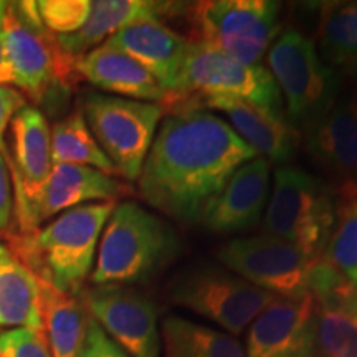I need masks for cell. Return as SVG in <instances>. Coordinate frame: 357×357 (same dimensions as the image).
I'll list each match as a JSON object with an SVG mask.
<instances>
[{
    "instance_id": "22",
    "label": "cell",
    "mask_w": 357,
    "mask_h": 357,
    "mask_svg": "<svg viewBox=\"0 0 357 357\" xmlns=\"http://www.w3.org/2000/svg\"><path fill=\"white\" fill-rule=\"evenodd\" d=\"M128 190L118 178L88 166L53 164L37 207V225L79 205L114 202Z\"/></svg>"
},
{
    "instance_id": "3",
    "label": "cell",
    "mask_w": 357,
    "mask_h": 357,
    "mask_svg": "<svg viewBox=\"0 0 357 357\" xmlns=\"http://www.w3.org/2000/svg\"><path fill=\"white\" fill-rule=\"evenodd\" d=\"M116 202L79 205L61 213L43 229L15 240L19 258L40 281L75 294L93 270L100 236Z\"/></svg>"
},
{
    "instance_id": "18",
    "label": "cell",
    "mask_w": 357,
    "mask_h": 357,
    "mask_svg": "<svg viewBox=\"0 0 357 357\" xmlns=\"http://www.w3.org/2000/svg\"><path fill=\"white\" fill-rule=\"evenodd\" d=\"M197 108L220 111L230 121V128L257 155L271 164H287L301 146V132L284 118H276L253 102L225 95L190 96Z\"/></svg>"
},
{
    "instance_id": "20",
    "label": "cell",
    "mask_w": 357,
    "mask_h": 357,
    "mask_svg": "<svg viewBox=\"0 0 357 357\" xmlns=\"http://www.w3.org/2000/svg\"><path fill=\"white\" fill-rule=\"evenodd\" d=\"M185 2H151V0H96L91 2L89 15L78 32L55 37L61 52L71 60L84 55L93 47L113 37L124 26L137 20H158L166 24L182 17Z\"/></svg>"
},
{
    "instance_id": "15",
    "label": "cell",
    "mask_w": 357,
    "mask_h": 357,
    "mask_svg": "<svg viewBox=\"0 0 357 357\" xmlns=\"http://www.w3.org/2000/svg\"><path fill=\"white\" fill-rule=\"evenodd\" d=\"M318 357H357V287L324 260L312 265Z\"/></svg>"
},
{
    "instance_id": "5",
    "label": "cell",
    "mask_w": 357,
    "mask_h": 357,
    "mask_svg": "<svg viewBox=\"0 0 357 357\" xmlns=\"http://www.w3.org/2000/svg\"><path fill=\"white\" fill-rule=\"evenodd\" d=\"M0 38L12 83L37 102L66 95L75 71L71 60L45 29L35 2H0Z\"/></svg>"
},
{
    "instance_id": "14",
    "label": "cell",
    "mask_w": 357,
    "mask_h": 357,
    "mask_svg": "<svg viewBox=\"0 0 357 357\" xmlns=\"http://www.w3.org/2000/svg\"><path fill=\"white\" fill-rule=\"evenodd\" d=\"M247 357H318L316 305L311 291L276 296L248 326Z\"/></svg>"
},
{
    "instance_id": "16",
    "label": "cell",
    "mask_w": 357,
    "mask_h": 357,
    "mask_svg": "<svg viewBox=\"0 0 357 357\" xmlns=\"http://www.w3.org/2000/svg\"><path fill=\"white\" fill-rule=\"evenodd\" d=\"M306 153L336 194L357 189V98L339 96L336 105L301 132Z\"/></svg>"
},
{
    "instance_id": "23",
    "label": "cell",
    "mask_w": 357,
    "mask_h": 357,
    "mask_svg": "<svg viewBox=\"0 0 357 357\" xmlns=\"http://www.w3.org/2000/svg\"><path fill=\"white\" fill-rule=\"evenodd\" d=\"M0 326L43 333L40 280L0 242Z\"/></svg>"
},
{
    "instance_id": "29",
    "label": "cell",
    "mask_w": 357,
    "mask_h": 357,
    "mask_svg": "<svg viewBox=\"0 0 357 357\" xmlns=\"http://www.w3.org/2000/svg\"><path fill=\"white\" fill-rule=\"evenodd\" d=\"M35 3L43 26L55 37L78 32L91 8L89 0H40Z\"/></svg>"
},
{
    "instance_id": "27",
    "label": "cell",
    "mask_w": 357,
    "mask_h": 357,
    "mask_svg": "<svg viewBox=\"0 0 357 357\" xmlns=\"http://www.w3.org/2000/svg\"><path fill=\"white\" fill-rule=\"evenodd\" d=\"M53 164L88 166L108 176H119L108 155L102 153L79 109L55 123L52 129Z\"/></svg>"
},
{
    "instance_id": "26",
    "label": "cell",
    "mask_w": 357,
    "mask_h": 357,
    "mask_svg": "<svg viewBox=\"0 0 357 357\" xmlns=\"http://www.w3.org/2000/svg\"><path fill=\"white\" fill-rule=\"evenodd\" d=\"M160 341L164 357H247L231 334L174 314L160 323Z\"/></svg>"
},
{
    "instance_id": "34",
    "label": "cell",
    "mask_w": 357,
    "mask_h": 357,
    "mask_svg": "<svg viewBox=\"0 0 357 357\" xmlns=\"http://www.w3.org/2000/svg\"><path fill=\"white\" fill-rule=\"evenodd\" d=\"M8 83H12V75L7 63L6 52H3L2 38H0V86H7Z\"/></svg>"
},
{
    "instance_id": "25",
    "label": "cell",
    "mask_w": 357,
    "mask_h": 357,
    "mask_svg": "<svg viewBox=\"0 0 357 357\" xmlns=\"http://www.w3.org/2000/svg\"><path fill=\"white\" fill-rule=\"evenodd\" d=\"M43 336L52 357H83L86 314L73 294L40 281Z\"/></svg>"
},
{
    "instance_id": "21",
    "label": "cell",
    "mask_w": 357,
    "mask_h": 357,
    "mask_svg": "<svg viewBox=\"0 0 357 357\" xmlns=\"http://www.w3.org/2000/svg\"><path fill=\"white\" fill-rule=\"evenodd\" d=\"M73 66L86 82L119 98L159 105L167 101V93L149 71L126 53L106 43L78 56Z\"/></svg>"
},
{
    "instance_id": "4",
    "label": "cell",
    "mask_w": 357,
    "mask_h": 357,
    "mask_svg": "<svg viewBox=\"0 0 357 357\" xmlns=\"http://www.w3.org/2000/svg\"><path fill=\"white\" fill-rule=\"evenodd\" d=\"M337 212V194L324 178L294 166H278L263 231L293 243L312 263L323 260Z\"/></svg>"
},
{
    "instance_id": "31",
    "label": "cell",
    "mask_w": 357,
    "mask_h": 357,
    "mask_svg": "<svg viewBox=\"0 0 357 357\" xmlns=\"http://www.w3.org/2000/svg\"><path fill=\"white\" fill-rule=\"evenodd\" d=\"M83 357H129L121 347L100 328L95 319L86 314Z\"/></svg>"
},
{
    "instance_id": "9",
    "label": "cell",
    "mask_w": 357,
    "mask_h": 357,
    "mask_svg": "<svg viewBox=\"0 0 357 357\" xmlns=\"http://www.w3.org/2000/svg\"><path fill=\"white\" fill-rule=\"evenodd\" d=\"M275 294L255 287L222 265L184 268L169 284V300L238 336Z\"/></svg>"
},
{
    "instance_id": "28",
    "label": "cell",
    "mask_w": 357,
    "mask_h": 357,
    "mask_svg": "<svg viewBox=\"0 0 357 357\" xmlns=\"http://www.w3.org/2000/svg\"><path fill=\"white\" fill-rule=\"evenodd\" d=\"M323 260L357 287V189L337 194L336 222Z\"/></svg>"
},
{
    "instance_id": "30",
    "label": "cell",
    "mask_w": 357,
    "mask_h": 357,
    "mask_svg": "<svg viewBox=\"0 0 357 357\" xmlns=\"http://www.w3.org/2000/svg\"><path fill=\"white\" fill-rule=\"evenodd\" d=\"M0 357H52L43 333L15 328L0 334Z\"/></svg>"
},
{
    "instance_id": "12",
    "label": "cell",
    "mask_w": 357,
    "mask_h": 357,
    "mask_svg": "<svg viewBox=\"0 0 357 357\" xmlns=\"http://www.w3.org/2000/svg\"><path fill=\"white\" fill-rule=\"evenodd\" d=\"M7 166L13 178V217L20 234L37 230V207L53 169L52 131L42 111L24 106L10 123Z\"/></svg>"
},
{
    "instance_id": "24",
    "label": "cell",
    "mask_w": 357,
    "mask_h": 357,
    "mask_svg": "<svg viewBox=\"0 0 357 357\" xmlns=\"http://www.w3.org/2000/svg\"><path fill=\"white\" fill-rule=\"evenodd\" d=\"M314 43L339 77L357 79V0L321 3Z\"/></svg>"
},
{
    "instance_id": "6",
    "label": "cell",
    "mask_w": 357,
    "mask_h": 357,
    "mask_svg": "<svg viewBox=\"0 0 357 357\" xmlns=\"http://www.w3.org/2000/svg\"><path fill=\"white\" fill-rule=\"evenodd\" d=\"M268 71L278 84L284 118L303 132L336 105L342 78L319 56L314 38L296 29L281 30L266 52Z\"/></svg>"
},
{
    "instance_id": "1",
    "label": "cell",
    "mask_w": 357,
    "mask_h": 357,
    "mask_svg": "<svg viewBox=\"0 0 357 357\" xmlns=\"http://www.w3.org/2000/svg\"><path fill=\"white\" fill-rule=\"evenodd\" d=\"M258 158L220 116L197 106L167 111L144 160L139 195L184 225L202 218L236 169Z\"/></svg>"
},
{
    "instance_id": "32",
    "label": "cell",
    "mask_w": 357,
    "mask_h": 357,
    "mask_svg": "<svg viewBox=\"0 0 357 357\" xmlns=\"http://www.w3.org/2000/svg\"><path fill=\"white\" fill-rule=\"evenodd\" d=\"M25 96L19 89L10 86H0V154L7 160L8 147L6 142L7 128L10 126L13 116L24 108Z\"/></svg>"
},
{
    "instance_id": "11",
    "label": "cell",
    "mask_w": 357,
    "mask_h": 357,
    "mask_svg": "<svg viewBox=\"0 0 357 357\" xmlns=\"http://www.w3.org/2000/svg\"><path fill=\"white\" fill-rule=\"evenodd\" d=\"M217 260L227 270L275 296L291 298L310 293L314 263L293 243L273 235L229 240L218 248Z\"/></svg>"
},
{
    "instance_id": "7",
    "label": "cell",
    "mask_w": 357,
    "mask_h": 357,
    "mask_svg": "<svg viewBox=\"0 0 357 357\" xmlns=\"http://www.w3.org/2000/svg\"><path fill=\"white\" fill-rule=\"evenodd\" d=\"M280 2L211 0L185 2L182 17L190 25V42L212 45L242 63H261L281 32Z\"/></svg>"
},
{
    "instance_id": "13",
    "label": "cell",
    "mask_w": 357,
    "mask_h": 357,
    "mask_svg": "<svg viewBox=\"0 0 357 357\" xmlns=\"http://www.w3.org/2000/svg\"><path fill=\"white\" fill-rule=\"evenodd\" d=\"M86 314L129 357H160L162 341L155 305L124 284H100L83 294Z\"/></svg>"
},
{
    "instance_id": "19",
    "label": "cell",
    "mask_w": 357,
    "mask_h": 357,
    "mask_svg": "<svg viewBox=\"0 0 357 357\" xmlns=\"http://www.w3.org/2000/svg\"><path fill=\"white\" fill-rule=\"evenodd\" d=\"M126 53L155 78L167 98L176 91L190 40L158 20H137L105 42ZM164 106V105H162Z\"/></svg>"
},
{
    "instance_id": "33",
    "label": "cell",
    "mask_w": 357,
    "mask_h": 357,
    "mask_svg": "<svg viewBox=\"0 0 357 357\" xmlns=\"http://www.w3.org/2000/svg\"><path fill=\"white\" fill-rule=\"evenodd\" d=\"M13 213V190L12 177L7 160L0 154V234H7L12 223Z\"/></svg>"
},
{
    "instance_id": "10",
    "label": "cell",
    "mask_w": 357,
    "mask_h": 357,
    "mask_svg": "<svg viewBox=\"0 0 357 357\" xmlns=\"http://www.w3.org/2000/svg\"><path fill=\"white\" fill-rule=\"evenodd\" d=\"M208 95L240 98L276 118H284L283 98L265 65L242 63L212 45L190 42L176 91L164 102V108L167 111L190 96Z\"/></svg>"
},
{
    "instance_id": "8",
    "label": "cell",
    "mask_w": 357,
    "mask_h": 357,
    "mask_svg": "<svg viewBox=\"0 0 357 357\" xmlns=\"http://www.w3.org/2000/svg\"><path fill=\"white\" fill-rule=\"evenodd\" d=\"M79 111L119 176L137 181L166 108L159 102L86 93Z\"/></svg>"
},
{
    "instance_id": "17",
    "label": "cell",
    "mask_w": 357,
    "mask_h": 357,
    "mask_svg": "<svg viewBox=\"0 0 357 357\" xmlns=\"http://www.w3.org/2000/svg\"><path fill=\"white\" fill-rule=\"evenodd\" d=\"M271 192V162L248 160L231 174L222 190L207 204L200 223L212 234L234 235L258 225Z\"/></svg>"
},
{
    "instance_id": "2",
    "label": "cell",
    "mask_w": 357,
    "mask_h": 357,
    "mask_svg": "<svg viewBox=\"0 0 357 357\" xmlns=\"http://www.w3.org/2000/svg\"><path fill=\"white\" fill-rule=\"evenodd\" d=\"M182 252V238L171 222L132 200L114 205L101 234L91 283L131 284L166 270Z\"/></svg>"
}]
</instances>
